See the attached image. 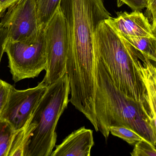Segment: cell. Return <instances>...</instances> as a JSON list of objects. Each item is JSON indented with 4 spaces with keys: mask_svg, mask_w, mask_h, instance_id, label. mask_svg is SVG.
<instances>
[{
    "mask_svg": "<svg viewBox=\"0 0 156 156\" xmlns=\"http://www.w3.org/2000/svg\"><path fill=\"white\" fill-rule=\"evenodd\" d=\"M60 6L67 29L69 102L80 112H92L95 110L94 34L100 23L111 15L103 0H61Z\"/></svg>",
    "mask_w": 156,
    "mask_h": 156,
    "instance_id": "obj_1",
    "label": "cell"
},
{
    "mask_svg": "<svg viewBox=\"0 0 156 156\" xmlns=\"http://www.w3.org/2000/svg\"><path fill=\"white\" fill-rule=\"evenodd\" d=\"M95 111L98 129L107 141L112 126L128 127L154 145L156 129L151 110L125 96L95 56Z\"/></svg>",
    "mask_w": 156,
    "mask_h": 156,
    "instance_id": "obj_2",
    "label": "cell"
},
{
    "mask_svg": "<svg viewBox=\"0 0 156 156\" xmlns=\"http://www.w3.org/2000/svg\"><path fill=\"white\" fill-rule=\"evenodd\" d=\"M94 51L115 87L127 98L150 110L147 90L139 70V64L145 57L105 20L95 32Z\"/></svg>",
    "mask_w": 156,
    "mask_h": 156,
    "instance_id": "obj_3",
    "label": "cell"
},
{
    "mask_svg": "<svg viewBox=\"0 0 156 156\" xmlns=\"http://www.w3.org/2000/svg\"><path fill=\"white\" fill-rule=\"evenodd\" d=\"M70 84L66 73L48 85L38 102L30 122L35 125L24 150L23 156H50L56 146V128L69 103Z\"/></svg>",
    "mask_w": 156,
    "mask_h": 156,
    "instance_id": "obj_4",
    "label": "cell"
},
{
    "mask_svg": "<svg viewBox=\"0 0 156 156\" xmlns=\"http://www.w3.org/2000/svg\"><path fill=\"white\" fill-rule=\"evenodd\" d=\"M5 52L8 56V67L15 83L38 77L47 66L45 28H40L37 37L32 42L7 40Z\"/></svg>",
    "mask_w": 156,
    "mask_h": 156,
    "instance_id": "obj_5",
    "label": "cell"
},
{
    "mask_svg": "<svg viewBox=\"0 0 156 156\" xmlns=\"http://www.w3.org/2000/svg\"><path fill=\"white\" fill-rule=\"evenodd\" d=\"M45 40L47 66L43 81L48 86L66 73L67 29L60 5L45 27Z\"/></svg>",
    "mask_w": 156,
    "mask_h": 156,
    "instance_id": "obj_6",
    "label": "cell"
},
{
    "mask_svg": "<svg viewBox=\"0 0 156 156\" xmlns=\"http://www.w3.org/2000/svg\"><path fill=\"white\" fill-rule=\"evenodd\" d=\"M1 23L7 30V40L34 41L40 29L35 0H19L9 6Z\"/></svg>",
    "mask_w": 156,
    "mask_h": 156,
    "instance_id": "obj_7",
    "label": "cell"
},
{
    "mask_svg": "<svg viewBox=\"0 0 156 156\" xmlns=\"http://www.w3.org/2000/svg\"><path fill=\"white\" fill-rule=\"evenodd\" d=\"M48 86L43 81L34 88L17 90L12 85L6 103L0 114V121L9 123L19 130L27 122Z\"/></svg>",
    "mask_w": 156,
    "mask_h": 156,
    "instance_id": "obj_8",
    "label": "cell"
},
{
    "mask_svg": "<svg viewBox=\"0 0 156 156\" xmlns=\"http://www.w3.org/2000/svg\"><path fill=\"white\" fill-rule=\"evenodd\" d=\"M117 14L116 17L111 16L105 21L118 34L130 36L154 37L152 25L140 11L120 12Z\"/></svg>",
    "mask_w": 156,
    "mask_h": 156,
    "instance_id": "obj_9",
    "label": "cell"
},
{
    "mask_svg": "<svg viewBox=\"0 0 156 156\" xmlns=\"http://www.w3.org/2000/svg\"><path fill=\"white\" fill-rule=\"evenodd\" d=\"M94 144L93 132L83 126L66 136L50 156H90Z\"/></svg>",
    "mask_w": 156,
    "mask_h": 156,
    "instance_id": "obj_10",
    "label": "cell"
},
{
    "mask_svg": "<svg viewBox=\"0 0 156 156\" xmlns=\"http://www.w3.org/2000/svg\"><path fill=\"white\" fill-rule=\"evenodd\" d=\"M118 34L147 59L156 63V38L154 37H134Z\"/></svg>",
    "mask_w": 156,
    "mask_h": 156,
    "instance_id": "obj_11",
    "label": "cell"
},
{
    "mask_svg": "<svg viewBox=\"0 0 156 156\" xmlns=\"http://www.w3.org/2000/svg\"><path fill=\"white\" fill-rule=\"evenodd\" d=\"M35 127V125L30 123L29 119L23 128L16 131L8 156H23L25 147Z\"/></svg>",
    "mask_w": 156,
    "mask_h": 156,
    "instance_id": "obj_12",
    "label": "cell"
},
{
    "mask_svg": "<svg viewBox=\"0 0 156 156\" xmlns=\"http://www.w3.org/2000/svg\"><path fill=\"white\" fill-rule=\"evenodd\" d=\"M38 24L45 28L60 5L61 0H35Z\"/></svg>",
    "mask_w": 156,
    "mask_h": 156,
    "instance_id": "obj_13",
    "label": "cell"
},
{
    "mask_svg": "<svg viewBox=\"0 0 156 156\" xmlns=\"http://www.w3.org/2000/svg\"><path fill=\"white\" fill-rule=\"evenodd\" d=\"M16 131L9 123L0 121V156H8Z\"/></svg>",
    "mask_w": 156,
    "mask_h": 156,
    "instance_id": "obj_14",
    "label": "cell"
},
{
    "mask_svg": "<svg viewBox=\"0 0 156 156\" xmlns=\"http://www.w3.org/2000/svg\"><path fill=\"white\" fill-rule=\"evenodd\" d=\"M110 132L113 136L122 139L130 145L134 144L136 142L144 139L135 131L126 126H112Z\"/></svg>",
    "mask_w": 156,
    "mask_h": 156,
    "instance_id": "obj_15",
    "label": "cell"
},
{
    "mask_svg": "<svg viewBox=\"0 0 156 156\" xmlns=\"http://www.w3.org/2000/svg\"><path fill=\"white\" fill-rule=\"evenodd\" d=\"M131 155L132 156H156V148L154 144L143 139L136 143Z\"/></svg>",
    "mask_w": 156,
    "mask_h": 156,
    "instance_id": "obj_16",
    "label": "cell"
},
{
    "mask_svg": "<svg viewBox=\"0 0 156 156\" xmlns=\"http://www.w3.org/2000/svg\"><path fill=\"white\" fill-rule=\"evenodd\" d=\"M148 0H117L118 7L126 4L128 5L133 11H141L147 8Z\"/></svg>",
    "mask_w": 156,
    "mask_h": 156,
    "instance_id": "obj_17",
    "label": "cell"
},
{
    "mask_svg": "<svg viewBox=\"0 0 156 156\" xmlns=\"http://www.w3.org/2000/svg\"><path fill=\"white\" fill-rule=\"evenodd\" d=\"M12 85L0 79V114L6 103Z\"/></svg>",
    "mask_w": 156,
    "mask_h": 156,
    "instance_id": "obj_18",
    "label": "cell"
},
{
    "mask_svg": "<svg viewBox=\"0 0 156 156\" xmlns=\"http://www.w3.org/2000/svg\"><path fill=\"white\" fill-rule=\"evenodd\" d=\"M8 39V33L6 28L0 23V64L5 52V44Z\"/></svg>",
    "mask_w": 156,
    "mask_h": 156,
    "instance_id": "obj_19",
    "label": "cell"
},
{
    "mask_svg": "<svg viewBox=\"0 0 156 156\" xmlns=\"http://www.w3.org/2000/svg\"><path fill=\"white\" fill-rule=\"evenodd\" d=\"M148 14L150 15L152 22L156 19V0H148L147 7Z\"/></svg>",
    "mask_w": 156,
    "mask_h": 156,
    "instance_id": "obj_20",
    "label": "cell"
},
{
    "mask_svg": "<svg viewBox=\"0 0 156 156\" xmlns=\"http://www.w3.org/2000/svg\"><path fill=\"white\" fill-rule=\"evenodd\" d=\"M19 1V0H0V7L2 10V15L9 6H11Z\"/></svg>",
    "mask_w": 156,
    "mask_h": 156,
    "instance_id": "obj_21",
    "label": "cell"
},
{
    "mask_svg": "<svg viewBox=\"0 0 156 156\" xmlns=\"http://www.w3.org/2000/svg\"><path fill=\"white\" fill-rule=\"evenodd\" d=\"M152 30L153 35L156 38V19L152 22Z\"/></svg>",
    "mask_w": 156,
    "mask_h": 156,
    "instance_id": "obj_22",
    "label": "cell"
},
{
    "mask_svg": "<svg viewBox=\"0 0 156 156\" xmlns=\"http://www.w3.org/2000/svg\"></svg>",
    "mask_w": 156,
    "mask_h": 156,
    "instance_id": "obj_23",
    "label": "cell"
}]
</instances>
